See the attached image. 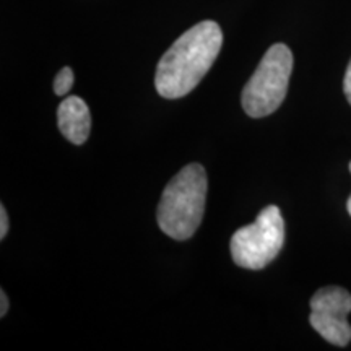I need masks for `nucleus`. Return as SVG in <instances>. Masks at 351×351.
Wrapping results in <instances>:
<instances>
[{"instance_id":"f257e3e1","label":"nucleus","mask_w":351,"mask_h":351,"mask_svg":"<svg viewBox=\"0 0 351 351\" xmlns=\"http://www.w3.org/2000/svg\"><path fill=\"white\" fill-rule=\"evenodd\" d=\"M221 46L223 32L217 21H200L182 33L158 62V93L166 99H178L191 93L212 69Z\"/></svg>"},{"instance_id":"f03ea898","label":"nucleus","mask_w":351,"mask_h":351,"mask_svg":"<svg viewBox=\"0 0 351 351\" xmlns=\"http://www.w3.org/2000/svg\"><path fill=\"white\" fill-rule=\"evenodd\" d=\"M208 179L205 168L191 163L179 171L165 187L158 205V226L166 236L186 241L194 236L205 212Z\"/></svg>"},{"instance_id":"7ed1b4c3","label":"nucleus","mask_w":351,"mask_h":351,"mask_svg":"<svg viewBox=\"0 0 351 351\" xmlns=\"http://www.w3.org/2000/svg\"><path fill=\"white\" fill-rule=\"evenodd\" d=\"M293 62V52L282 43L274 44L263 54L241 95V103L247 116L258 119L270 116L282 106L288 93Z\"/></svg>"},{"instance_id":"20e7f679","label":"nucleus","mask_w":351,"mask_h":351,"mask_svg":"<svg viewBox=\"0 0 351 351\" xmlns=\"http://www.w3.org/2000/svg\"><path fill=\"white\" fill-rule=\"evenodd\" d=\"M285 244V221L276 205H269L251 225L232 234L230 249L232 261L247 270H262L275 261Z\"/></svg>"},{"instance_id":"39448f33","label":"nucleus","mask_w":351,"mask_h":351,"mask_svg":"<svg viewBox=\"0 0 351 351\" xmlns=\"http://www.w3.org/2000/svg\"><path fill=\"white\" fill-rule=\"evenodd\" d=\"M350 313L351 295L345 288H320L311 298V326L332 345L346 346L351 341Z\"/></svg>"},{"instance_id":"423d86ee","label":"nucleus","mask_w":351,"mask_h":351,"mask_svg":"<svg viewBox=\"0 0 351 351\" xmlns=\"http://www.w3.org/2000/svg\"><path fill=\"white\" fill-rule=\"evenodd\" d=\"M57 124L59 130L69 142L83 145L91 130L90 109L80 96H69L57 108Z\"/></svg>"},{"instance_id":"0eeeda50","label":"nucleus","mask_w":351,"mask_h":351,"mask_svg":"<svg viewBox=\"0 0 351 351\" xmlns=\"http://www.w3.org/2000/svg\"><path fill=\"white\" fill-rule=\"evenodd\" d=\"M73 80H75V77H73V70L70 67H64L54 78V93L57 96L67 95L69 91L72 90Z\"/></svg>"},{"instance_id":"6e6552de","label":"nucleus","mask_w":351,"mask_h":351,"mask_svg":"<svg viewBox=\"0 0 351 351\" xmlns=\"http://www.w3.org/2000/svg\"><path fill=\"white\" fill-rule=\"evenodd\" d=\"M8 232V217L5 207H0V239H3Z\"/></svg>"},{"instance_id":"1a4fd4ad","label":"nucleus","mask_w":351,"mask_h":351,"mask_svg":"<svg viewBox=\"0 0 351 351\" xmlns=\"http://www.w3.org/2000/svg\"><path fill=\"white\" fill-rule=\"evenodd\" d=\"M343 91H345L346 99H348V103L351 104V60H350L348 67H346V72H345V78H343Z\"/></svg>"},{"instance_id":"9d476101","label":"nucleus","mask_w":351,"mask_h":351,"mask_svg":"<svg viewBox=\"0 0 351 351\" xmlns=\"http://www.w3.org/2000/svg\"><path fill=\"white\" fill-rule=\"evenodd\" d=\"M0 304H2V306H0V315H2V317H3V315H5L7 311H8L7 293L3 291V289H2V291H0Z\"/></svg>"},{"instance_id":"9b49d317","label":"nucleus","mask_w":351,"mask_h":351,"mask_svg":"<svg viewBox=\"0 0 351 351\" xmlns=\"http://www.w3.org/2000/svg\"><path fill=\"white\" fill-rule=\"evenodd\" d=\"M350 173H351V163H350ZM346 210H348V213L351 217V195L348 197V202H346Z\"/></svg>"}]
</instances>
